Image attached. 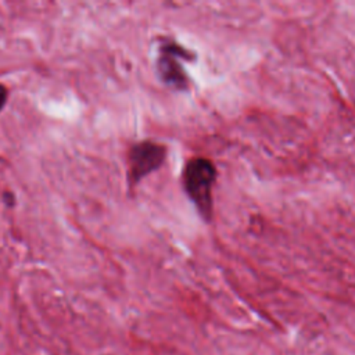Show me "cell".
Returning a JSON list of instances; mask_svg holds the SVG:
<instances>
[{
    "label": "cell",
    "mask_w": 355,
    "mask_h": 355,
    "mask_svg": "<svg viewBox=\"0 0 355 355\" xmlns=\"http://www.w3.org/2000/svg\"><path fill=\"white\" fill-rule=\"evenodd\" d=\"M166 157V147L155 141H140L130 147L128 153V178L132 186L143 178L157 171Z\"/></svg>",
    "instance_id": "2"
},
{
    "label": "cell",
    "mask_w": 355,
    "mask_h": 355,
    "mask_svg": "<svg viewBox=\"0 0 355 355\" xmlns=\"http://www.w3.org/2000/svg\"><path fill=\"white\" fill-rule=\"evenodd\" d=\"M215 179V165L204 157L190 158L182 172L183 189L205 220H209L212 216V189Z\"/></svg>",
    "instance_id": "1"
},
{
    "label": "cell",
    "mask_w": 355,
    "mask_h": 355,
    "mask_svg": "<svg viewBox=\"0 0 355 355\" xmlns=\"http://www.w3.org/2000/svg\"><path fill=\"white\" fill-rule=\"evenodd\" d=\"M7 96H8V92H7L6 86L0 83V111L3 110V107H4L6 101H7Z\"/></svg>",
    "instance_id": "4"
},
{
    "label": "cell",
    "mask_w": 355,
    "mask_h": 355,
    "mask_svg": "<svg viewBox=\"0 0 355 355\" xmlns=\"http://www.w3.org/2000/svg\"><path fill=\"white\" fill-rule=\"evenodd\" d=\"M182 60H193V54L175 42L159 44L157 69L161 79L169 86L183 90L187 87V75L182 67Z\"/></svg>",
    "instance_id": "3"
}]
</instances>
